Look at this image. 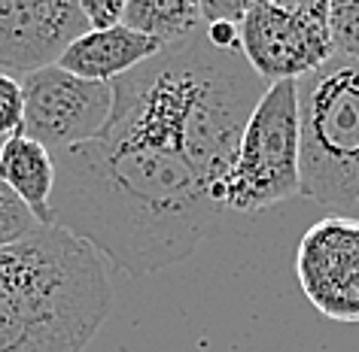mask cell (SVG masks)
<instances>
[{"label": "cell", "instance_id": "6", "mask_svg": "<svg viewBox=\"0 0 359 352\" xmlns=\"http://www.w3.org/2000/svg\"><path fill=\"white\" fill-rule=\"evenodd\" d=\"M241 55L271 83H299L335 58L329 0H253L241 19Z\"/></svg>", "mask_w": 359, "mask_h": 352}, {"label": "cell", "instance_id": "13", "mask_svg": "<svg viewBox=\"0 0 359 352\" xmlns=\"http://www.w3.org/2000/svg\"><path fill=\"white\" fill-rule=\"evenodd\" d=\"M43 228L28 206L22 204V197L13 192L10 185L0 179V249H10L15 243L34 237Z\"/></svg>", "mask_w": 359, "mask_h": 352}, {"label": "cell", "instance_id": "4", "mask_svg": "<svg viewBox=\"0 0 359 352\" xmlns=\"http://www.w3.org/2000/svg\"><path fill=\"white\" fill-rule=\"evenodd\" d=\"M299 92V195L335 216L359 206V64L332 58L295 83Z\"/></svg>", "mask_w": 359, "mask_h": 352}, {"label": "cell", "instance_id": "9", "mask_svg": "<svg viewBox=\"0 0 359 352\" xmlns=\"http://www.w3.org/2000/svg\"><path fill=\"white\" fill-rule=\"evenodd\" d=\"M88 34L79 0H0V73L55 67Z\"/></svg>", "mask_w": 359, "mask_h": 352}, {"label": "cell", "instance_id": "17", "mask_svg": "<svg viewBox=\"0 0 359 352\" xmlns=\"http://www.w3.org/2000/svg\"><path fill=\"white\" fill-rule=\"evenodd\" d=\"M247 3L250 0H201V19L204 24H213V22L241 24V19L247 13Z\"/></svg>", "mask_w": 359, "mask_h": 352}, {"label": "cell", "instance_id": "10", "mask_svg": "<svg viewBox=\"0 0 359 352\" xmlns=\"http://www.w3.org/2000/svg\"><path fill=\"white\" fill-rule=\"evenodd\" d=\"M165 49L152 37L131 31L128 24H113L107 31H88L83 34L65 55L58 67L88 83H116L128 70L140 67L143 61L156 58Z\"/></svg>", "mask_w": 359, "mask_h": 352}, {"label": "cell", "instance_id": "12", "mask_svg": "<svg viewBox=\"0 0 359 352\" xmlns=\"http://www.w3.org/2000/svg\"><path fill=\"white\" fill-rule=\"evenodd\" d=\"M122 24L152 37L161 46H177L204 31L198 0H131L125 3Z\"/></svg>", "mask_w": 359, "mask_h": 352}, {"label": "cell", "instance_id": "16", "mask_svg": "<svg viewBox=\"0 0 359 352\" xmlns=\"http://www.w3.org/2000/svg\"><path fill=\"white\" fill-rule=\"evenodd\" d=\"M79 6H83L88 31H107L113 24H122V15H125L122 0H83Z\"/></svg>", "mask_w": 359, "mask_h": 352}, {"label": "cell", "instance_id": "2", "mask_svg": "<svg viewBox=\"0 0 359 352\" xmlns=\"http://www.w3.org/2000/svg\"><path fill=\"white\" fill-rule=\"evenodd\" d=\"M113 85L110 125L149 134L183 152L204 183H222L235 161L241 134L268 83L241 52L198 37L161 49Z\"/></svg>", "mask_w": 359, "mask_h": 352}, {"label": "cell", "instance_id": "15", "mask_svg": "<svg viewBox=\"0 0 359 352\" xmlns=\"http://www.w3.org/2000/svg\"><path fill=\"white\" fill-rule=\"evenodd\" d=\"M22 83L15 76L0 73V143L22 131Z\"/></svg>", "mask_w": 359, "mask_h": 352}, {"label": "cell", "instance_id": "1", "mask_svg": "<svg viewBox=\"0 0 359 352\" xmlns=\"http://www.w3.org/2000/svg\"><path fill=\"white\" fill-rule=\"evenodd\" d=\"M49 225L88 243L128 276L186 261L226 210L183 152L119 125L55 152Z\"/></svg>", "mask_w": 359, "mask_h": 352}, {"label": "cell", "instance_id": "5", "mask_svg": "<svg viewBox=\"0 0 359 352\" xmlns=\"http://www.w3.org/2000/svg\"><path fill=\"white\" fill-rule=\"evenodd\" d=\"M299 149L302 128L295 83H271L241 134L229 174L213 188V201L226 213H259L290 201L302 188Z\"/></svg>", "mask_w": 359, "mask_h": 352}, {"label": "cell", "instance_id": "14", "mask_svg": "<svg viewBox=\"0 0 359 352\" xmlns=\"http://www.w3.org/2000/svg\"><path fill=\"white\" fill-rule=\"evenodd\" d=\"M329 28L335 55L359 64V0H335L329 3Z\"/></svg>", "mask_w": 359, "mask_h": 352}, {"label": "cell", "instance_id": "8", "mask_svg": "<svg viewBox=\"0 0 359 352\" xmlns=\"http://www.w3.org/2000/svg\"><path fill=\"white\" fill-rule=\"evenodd\" d=\"M295 274L323 316L359 322V219L332 213L311 225L295 252Z\"/></svg>", "mask_w": 359, "mask_h": 352}, {"label": "cell", "instance_id": "11", "mask_svg": "<svg viewBox=\"0 0 359 352\" xmlns=\"http://www.w3.org/2000/svg\"><path fill=\"white\" fill-rule=\"evenodd\" d=\"M0 179L22 197V204L37 216L40 225H49V201L55 188V158L49 149L22 134L0 143Z\"/></svg>", "mask_w": 359, "mask_h": 352}, {"label": "cell", "instance_id": "3", "mask_svg": "<svg viewBox=\"0 0 359 352\" xmlns=\"http://www.w3.org/2000/svg\"><path fill=\"white\" fill-rule=\"evenodd\" d=\"M113 307L104 258L43 225L0 249V352H83Z\"/></svg>", "mask_w": 359, "mask_h": 352}, {"label": "cell", "instance_id": "7", "mask_svg": "<svg viewBox=\"0 0 359 352\" xmlns=\"http://www.w3.org/2000/svg\"><path fill=\"white\" fill-rule=\"evenodd\" d=\"M22 104L19 134L55 155L104 131L113 110V85L88 83L55 64L22 76Z\"/></svg>", "mask_w": 359, "mask_h": 352}]
</instances>
